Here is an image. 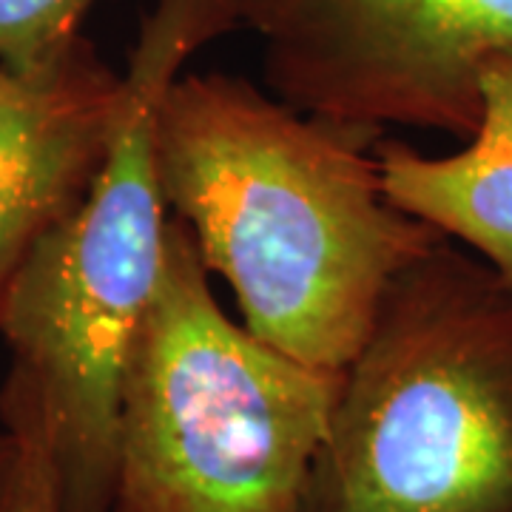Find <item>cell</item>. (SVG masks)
I'll return each instance as SVG.
<instances>
[{"label": "cell", "instance_id": "10", "mask_svg": "<svg viewBox=\"0 0 512 512\" xmlns=\"http://www.w3.org/2000/svg\"><path fill=\"white\" fill-rule=\"evenodd\" d=\"M3 450H6V433H0V458H3Z\"/></svg>", "mask_w": 512, "mask_h": 512}, {"label": "cell", "instance_id": "2", "mask_svg": "<svg viewBox=\"0 0 512 512\" xmlns=\"http://www.w3.org/2000/svg\"><path fill=\"white\" fill-rule=\"evenodd\" d=\"M237 26V0H154L128 52L106 163L0 296L9 379L43 413L66 512L111 510L123 373L160 285L171 220L157 111L185 63Z\"/></svg>", "mask_w": 512, "mask_h": 512}, {"label": "cell", "instance_id": "5", "mask_svg": "<svg viewBox=\"0 0 512 512\" xmlns=\"http://www.w3.org/2000/svg\"><path fill=\"white\" fill-rule=\"evenodd\" d=\"M265 86L333 123L470 140L478 69L512 52V0H237Z\"/></svg>", "mask_w": 512, "mask_h": 512}, {"label": "cell", "instance_id": "9", "mask_svg": "<svg viewBox=\"0 0 512 512\" xmlns=\"http://www.w3.org/2000/svg\"><path fill=\"white\" fill-rule=\"evenodd\" d=\"M97 0H0V66L35 74L55 66L83 37Z\"/></svg>", "mask_w": 512, "mask_h": 512}, {"label": "cell", "instance_id": "1", "mask_svg": "<svg viewBox=\"0 0 512 512\" xmlns=\"http://www.w3.org/2000/svg\"><path fill=\"white\" fill-rule=\"evenodd\" d=\"M379 137L228 72H183L157 111L168 214L231 285L242 325L339 376L393 279L447 239L387 200Z\"/></svg>", "mask_w": 512, "mask_h": 512}, {"label": "cell", "instance_id": "6", "mask_svg": "<svg viewBox=\"0 0 512 512\" xmlns=\"http://www.w3.org/2000/svg\"><path fill=\"white\" fill-rule=\"evenodd\" d=\"M120 103L123 74L89 37L43 72L0 66V296L37 242L89 194Z\"/></svg>", "mask_w": 512, "mask_h": 512}, {"label": "cell", "instance_id": "3", "mask_svg": "<svg viewBox=\"0 0 512 512\" xmlns=\"http://www.w3.org/2000/svg\"><path fill=\"white\" fill-rule=\"evenodd\" d=\"M308 512H512V288L453 239L384 293Z\"/></svg>", "mask_w": 512, "mask_h": 512}, {"label": "cell", "instance_id": "4", "mask_svg": "<svg viewBox=\"0 0 512 512\" xmlns=\"http://www.w3.org/2000/svg\"><path fill=\"white\" fill-rule=\"evenodd\" d=\"M339 384L222 311L171 217L123 373L109 512H308Z\"/></svg>", "mask_w": 512, "mask_h": 512}, {"label": "cell", "instance_id": "8", "mask_svg": "<svg viewBox=\"0 0 512 512\" xmlns=\"http://www.w3.org/2000/svg\"><path fill=\"white\" fill-rule=\"evenodd\" d=\"M6 450L0 458V512H66L55 453L35 396L6 376L0 387Z\"/></svg>", "mask_w": 512, "mask_h": 512}, {"label": "cell", "instance_id": "7", "mask_svg": "<svg viewBox=\"0 0 512 512\" xmlns=\"http://www.w3.org/2000/svg\"><path fill=\"white\" fill-rule=\"evenodd\" d=\"M481 117L456 154L433 157L396 137L373 154L387 200L484 259L512 288V52L478 69Z\"/></svg>", "mask_w": 512, "mask_h": 512}]
</instances>
